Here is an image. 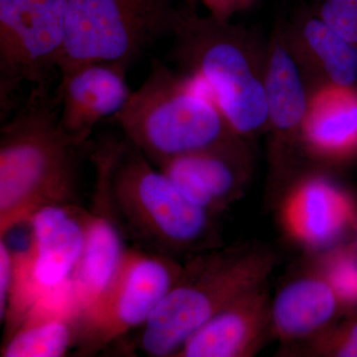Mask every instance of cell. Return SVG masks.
<instances>
[{"label": "cell", "instance_id": "cell-24", "mask_svg": "<svg viewBox=\"0 0 357 357\" xmlns=\"http://www.w3.org/2000/svg\"><path fill=\"white\" fill-rule=\"evenodd\" d=\"M202 1L210 13L211 17L222 22H227L234 13L250 6L255 0H202Z\"/></svg>", "mask_w": 357, "mask_h": 357}, {"label": "cell", "instance_id": "cell-9", "mask_svg": "<svg viewBox=\"0 0 357 357\" xmlns=\"http://www.w3.org/2000/svg\"><path fill=\"white\" fill-rule=\"evenodd\" d=\"M68 0H0V109L10 116L21 84H51L64 50Z\"/></svg>", "mask_w": 357, "mask_h": 357}, {"label": "cell", "instance_id": "cell-13", "mask_svg": "<svg viewBox=\"0 0 357 357\" xmlns=\"http://www.w3.org/2000/svg\"><path fill=\"white\" fill-rule=\"evenodd\" d=\"M79 312L73 281L47 294L3 340L1 357H61L74 349Z\"/></svg>", "mask_w": 357, "mask_h": 357}, {"label": "cell", "instance_id": "cell-25", "mask_svg": "<svg viewBox=\"0 0 357 357\" xmlns=\"http://www.w3.org/2000/svg\"><path fill=\"white\" fill-rule=\"evenodd\" d=\"M199 0H185V10L190 13H197Z\"/></svg>", "mask_w": 357, "mask_h": 357}, {"label": "cell", "instance_id": "cell-19", "mask_svg": "<svg viewBox=\"0 0 357 357\" xmlns=\"http://www.w3.org/2000/svg\"><path fill=\"white\" fill-rule=\"evenodd\" d=\"M303 38L331 84L357 83V46L331 29L314 14L303 23Z\"/></svg>", "mask_w": 357, "mask_h": 357}, {"label": "cell", "instance_id": "cell-17", "mask_svg": "<svg viewBox=\"0 0 357 357\" xmlns=\"http://www.w3.org/2000/svg\"><path fill=\"white\" fill-rule=\"evenodd\" d=\"M123 234L112 217L93 204L89 211L86 243L72 277L79 316L107 290L126 255Z\"/></svg>", "mask_w": 357, "mask_h": 357}, {"label": "cell", "instance_id": "cell-3", "mask_svg": "<svg viewBox=\"0 0 357 357\" xmlns=\"http://www.w3.org/2000/svg\"><path fill=\"white\" fill-rule=\"evenodd\" d=\"M126 139L153 165L231 141L234 134L199 75H178L153 59L142 84L114 117Z\"/></svg>", "mask_w": 357, "mask_h": 357}, {"label": "cell", "instance_id": "cell-23", "mask_svg": "<svg viewBox=\"0 0 357 357\" xmlns=\"http://www.w3.org/2000/svg\"><path fill=\"white\" fill-rule=\"evenodd\" d=\"M13 278V251L0 238V321L6 316Z\"/></svg>", "mask_w": 357, "mask_h": 357}, {"label": "cell", "instance_id": "cell-4", "mask_svg": "<svg viewBox=\"0 0 357 357\" xmlns=\"http://www.w3.org/2000/svg\"><path fill=\"white\" fill-rule=\"evenodd\" d=\"M273 266V256L257 249H213L188 258L173 287L138 328L134 347L147 356L177 357L218 312L266 283Z\"/></svg>", "mask_w": 357, "mask_h": 357}, {"label": "cell", "instance_id": "cell-15", "mask_svg": "<svg viewBox=\"0 0 357 357\" xmlns=\"http://www.w3.org/2000/svg\"><path fill=\"white\" fill-rule=\"evenodd\" d=\"M301 131L312 153L332 160L356 157V86L330 83L317 91Z\"/></svg>", "mask_w": 357, "mask_h": 357}, {"label": "cell", "instance_id": "cell-22", "mask_svg": "<svg viewBox=\"0 0 357 357\" xmlns=\"http://www.w3.org/2000/svg\"><path fill=\"white\" fill-rule=\"evenodd\" d=\"M317 342L319 354L328 356L357 357V310L347 321L326 331Z\"/></svg>", "mask_w": 357, "mask_h": 357}, {"label": "cell", "instance_id": "cell-7", "mask_svg": "<svg viewBox=\"0 0 357 357\" xmlns=\"http://www.w3.org/2000/svg\"><path fill=\"white\" fill-rule=\"evenodd\" d=\"M183 263L136 246L126 249L114 280L79 317L75 349L91 356L144 325L173 287Z\"/></svg>", "mask_w": 357, "mask_h": 357}, {"label": "cell", "instance_id": "cell-20", "mask_svg": "<svg viewBox=\"0 0 357 357\" xmlns=\"http://www.w3.org/2000/svg\"><path fill=\"white\" fill-rule=\"evenodd\" d=\"M321 276L337 293L344 312L357 310V248H344L330 253L323 262Z\"/></svg>", "mask_w": 357, "mask_h": 357}, {"label": "cell", "instance_id": "cell-5", "mask_svg": "<svg viewBox=\"0 0 357 357\" xmlns=\"http://www.w3.org/2000/svg\"><path fill=\"white\" fill-rule=\"evenodd\" d=\"M173 0H68L60 74L91 63L130 67L185 18Z\"/></svg>", "mask_w": 357, "mask_h": 357}, {"label": "cell", "instance_id": "cell-18", "mask_svg": "<svg viewBox=\"0 0 357 357\" xmlns=\"http://www.w3.org/2000/svg\"><path fill=\"white\" fill-rule=\"evenodd\" d=\"M264 84L268 122L283 132L302 128L310 100L297 64L281 45L270 54Z\"/></svg>", "mask_w": 357, "mask_h": 357}, {"label": "cell", "instance_id": "cell-10", "mask_svg": "<svg viewBox=\"0 0 357 357\" xmlns=\"http://www.w3.org/2000/svg\"><path fill=\"white\" fill-rule=\"evenodd\" d=\"M128 66L121 63H91L61 74L59 124L66 133L89 143L93 129L114 119L128 105Z\"/></svg>", "mask_w": 357, "mask_h": 357}, {"label": "cell", "instance_id": "cell-14", "mask_svg": "<svg viewBox=\"0 0 357 357\" xmlns=\"http://www.w3.org/2000/svg\"><path fill=\"white\" fill-rule=\"evenodd\" d=\"M158 169L190 202L213 213L236 198L241 187L231 141L176 157Z\"/></svg>", "mask_w": 357, "mask_h": 357}, {"label": "cell", "instance_id": "cell-2", "mask_svg": "<svg viewBox=\"0 0 357 357\" xmlns=\"http://www.w3.org/2000/svg\"><path fill=\"white\" fill-rule=\"evenodd\" d=\"M89 143L59 124V96L34 86L0 129V238L51 206L79 204L81 153Z\"/></svg>", "mask_w": 357, "mask_h": 357}, {"label": "cell", "instance_id": "cell-8", "mask_svg": "<svg viewBox=\"0 0 357 357\" xmlns=\"http://www.w3.org/2000/svg\"><path fill=\"white\" fill-rule=\"evenodd\" d=\"M89 218V211L75 204L47 206L29 220V244L13 251V285L1 323L3 340L40 299L72 279L83 253Z\"/></svg>", "mask_w": 357, "mask_h": 357}, {"label": "cell", "instance_id": "cell-16", "mask_svg": "<svg viewBox=\"0 0 357 357\" xmlns=\"http://www.w3.org/2000/svg\"><path fill=\"white\" fill-rule=\"evenodd\" d=\"M344 312L337 293L321 275L287 284L271 304V326L282 342L321 335Z\"/></svg>", "mask_w": 357, "mask_h": 357}, {"label": "cell", "instance_id": "cell-21", "mask_svg": "<svg viewBox=\"0 0 357 357\" xmlns=\"http://www.w3.org/2000/svg\"><path fill=\"white\" fill-rule=\"evenodd\" d=\"M316 15L357 46V0H318Z\"/></svg>", "mask_w": 357, "mask_h": 357}, {"label": "cell", "instance_id": "cell-11", "mask_svg": "<svg viewBox=\"0 0 357 357\" xmlns=\"http://www.w3.org/2000/svg\"><path fill=\"white\" fill-rule=\"evenodd\" d=\"M284 227L307 248H331L354 227L356 204L332 181L312 177L301 182L286 199Z\"/></svg>", "mask_w": 357, "mask_h": 357}, {"label": "cell", "instance_id": "cell-12", "mask_svg": "<svg viewBox=\"0 0 357 357\" xmlns=\"http://www.w3.org/2000/svg\"><path fill=\"white\" fill-rule=\"evenodd\" d=\"M271 325L265 284L234 301L185 342L177 357H246L255 354Z\"/></svg>", "mask_w": 357, "mask_h": 357}, {"label": "cell", "instance_id": "cell-6", "mask_svg": "<svg viewBox=\"0 0 357 357\" xmlns=\"http://www.w3.org/2000/svg\"><path fill=\"white\" fill-rule=\"evenodd\" d=\"M231 32L227 22L185 10L173 57L208 83L230 130L248 135L268 122L266 91Z\"/></svg>", "mask_w": 357, "mask_h": 357}, {"label": "cell", "instance_id": "cell-1", "mask_svg": "<svg viewBox=\"0 0 357 357\" xmlns=\"http://www.w3.org/2000/svg\"><path fill=\"white\" fill-rule=\"evenodd\" d=\"M93 204L107 211L134 246L178 260L213 250L215 213L185 198L129 141L93 148Z\"/></svg>", "mask_w": 357, "mask_h": 357}]
</instances>
